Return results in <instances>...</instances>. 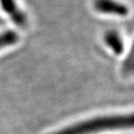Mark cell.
<instances>
[{
	"label": "cell",
	"instance_id": "cell-5",
	"mask_svg": "<svg viewBox=\"0 0 134 134\" xmlns=\"http://www.w3.org/2000/svg\"><path fill=\"white\" fill-rule=\"evenodd\" d=\"M19 40V36L16 31L7 30L0 33V49L7 46H10L17 44Z\"/></svg>",
	"mask_w": 134,
	"mask_h": 134
},
{
	"label": "cell",
	"instance_id": "cell-6",
	"mask_svg": "<svg viewBox=\"0 0 134 134\" xmlns=\"http://www.w3.org/2000/svg\"><path fill=\"white\" fill-rule=\"evenodd\" d=\"M128 61H125V71H132L133 68V57H132V53L131 52L130 57L127 58Z\"/></svg>",
	"mask_w": 134,
	"mask_h": 134
},
{
	"label": "cell",
	"instance_id": "cell-4",
	"mask_svg": "<svg viewBox=\"0 0 134 134\" xmlns=\"http://www.w3.org/2000/svg\"><path fill=\"white\" fill-rule=\"evenodd\" d=\"M104 40L115 54L120 55L124 52V42L120 35L115 31H110L104 35Z\"/></svg>",
	"mask_w": 134,
	"mask_h": 134
},
{
	"label": "cell",
	"instance_id": "cell-1",
	"mask_svg": "<svg viewBox=\"0 0 134 134\" xmlns=\"http://www.w3.org/2000/svg\"><path fill=\"white\" fill-rule=\"evenodd\" d=\"M132 125V114L107 115L77 122L50 134H98L108 131L128 129Z\"/></svg>",
	"mask_w": 134,
	"mask_h": 134
},
{
	"label": "cell",
	"instance_id": "cell-2",
	"mask_svg": "<svg viewBox=\"0 0 134 134\" xmlns=\"http://www.w3.org/2000/svg\"><path fill=\"white\" fill-rule=\"evenodd\" d=\"M95 8L98 12L104 14H111L125 17L129 13V9L126 5L116 0H96Z\"/></svg>",
	"mask_w": 134,
	"mask_h": 134
},
{
	"label": "cell",
	"instance_id": "cell-3",
	"mask_svg": "<svg viewBox=\"0 0 134 134\" xmlns=\"http://www.w3.org/2000/svg\"><path fill=\"white\" fill-rule=\"evenodd\" d=\"M0 4L4 12L10 16L12 20L18 26H25L27 23L25 14L19 9L15 0H0Z\"/></svg>",
	"mask_w": 134,
	"mask_h": 134
}]
</instances>
